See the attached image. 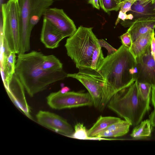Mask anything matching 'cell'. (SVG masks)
<instances>
[{"label":"cell","instance_id":"cell-24","mask_svg":"<svg viewBox=\"0 0 155 155\" xmlns=\"http://www.w3.org/2000/svg\"><path fill=\"white\" fill-rule=\"evenodd\" d=\"M99 2L100 7L107 13L120 9V2L117 0H99Z\"/></svg>","mask_w":155,"mask_h":155},{"label":"cell","instance_id":"cell-21","mask_svg":"<svg viewBox=\"0 0 155 155\" xmlns=\"http://www.w3.org/2000/svg\"><path fill=\"white\" fill-rule=\"evenodd\" d=\"M152 127L149 120H145L135 126L130 136L133 138L136 139L150 137L151 136Z\"/></svg>","mask_w":155,"mask_h":155},{"label":"cell","instance_id":"cell-15","mask_svg":"<svg viewBox=\"0 0 155 155\" xmlns=\"http://www.w3.org/2000/svg\"><path fill=\"white\" fill-rule=\"evenodd\" d=\"M155 28V18H141L133 22L127 31L133 42L141 35L154 30Z\"/></svg>","mask_w":155,"mask_h":155},{"label":"cell","instance_id":"cell-4","mask_svg":"<svg viewBox=\"0 0 155 155\" xmlns=\"http://www.w3.org/2000/svg\"><path fill=\"white\" fill-rule=\"evenodd\" d=\"M92 28L80 26L66 40L64 46L67 54L79 70L91 69L93 54L100 46Z\"/></svg>","mask_w":155,"mask_h":155},{"label":"cell","instance_id":"cell-34","mask_svg":"<svg viewBox=\"0 0 155 155\" xmlns=\"http://www.w3.org/2000/svg\"><path fill=\"white\" fill-rule=\"evenodd\" d=\"M151 95L152 103L155 109V86H152Z\"/></svg>","mask_w":155,"mask_h":155},{"label":"cell","instance_id":"cell-37","mask_svg":"<svg viewBox=\"0 0 155 155\" xmlns=\"http://www.w3.org/2000/svg\"><path fill=\"white\" fill-rule=\"evenodd\" d=\"M117 0V1H118L119 2H120L122 1H123L124 0Z\"/></svg>","mask_w":155,"mask_h":155},{"label":"cell","instance_id":"cell-29","mask_svg":"<svg viewBox=\"0 0 155 155\" xmlns=\"http://www.w3.org/2000/svg\"><path fill=\"white\" fill-rule=\"evenodd\" d=\"M98 42L101 47H104L107 50L108 53V55L113 53L117 50L103 39H98Z\"/></svg>","mask_w":155,"mask_h":155},{"label":"cell","instance_id":"cell-13","mask_svg":"<svg viewBox=\"0 0 155 155\" xmlns=\"http://www.w3.org/2000/svg\"><path fill=\"white\" fill-rule=\"evenodd\" d=\"M129 12L133 15L134 18L122 21L121 24L125 27H129L133 22L139 18H155V0L136 1Z\"/></svg>","mask_w":155,"mask_h":155},{"label":"cell","instance_id":"cell-30","mask_svg":"<svg viewBox=\"0 0 155 155\" xmlns=\"http://www.w3.org/2000/svg\"><path fill=\"white\" fill-rule=\"evenodd\" d=\"M151 55L155 61V33L153 35L151 43Z\"/></svg>","mask_w":155,"mask_h":155},{"label":"cell","instance_id":"cell-18","mask_svg":"<svg viewBox=\"0 0 155 155\" xmlns=\"http://www.w3.org/2000/svg\"><path fill=\"white\" fill-rule=\"evenodd\" d=\"M154 33L153 30L141 35L132 43L129 49L135 58L144 54L150 48Z\"/></svg>","mask_w":155,"mask_h":155},{"label":"cell","instance_id":"cell-8","mask_svg":"<svg viewBox=\"0 0 155 155\" xmlns=\"http://www.w3.org/2000/svg\"><path fill=\"white\" fill-rule=\"evenodd\" d=\"M43 15V18L49 21L64 38L71 36L77 30L74 21L62 9L49 8Z\"/></svg>","mask_w":155,"mask_h":155},{"label":"cell","instance_id":"cell-14","mask_svg":"<svg viewBox=\"0 0 155 155\" xmlns=\"http://www.w3.org/2000/svg\"><path fill=\"white\" fill-rule=\"evenodd\" d=\"M64 38L49 21L43 18L40 40L46 48L52 49L57 48Z\"/></svg>","mask_w":155,"mask_h":155},{"label":"cell","instance_id":"cell-10","mask_svg":"<svg viewBox=\"0 0 155 155\" xmlns=\"http://www.w3.org/2000/svg\"><path fill=\"white\" fill-rule=\"evenodd\" d=\"M4 86L8 95L15 105L28 118L32 119L30 108L25 98L24 87L15 74L8 83Z\"/></svg>","mask_w":155,"mask_h":155},{"label":"cell","instance_id":"cell-33","mask_svg":"<svg viewBox=\"0 0 155 155\" xmlns=\"http://www.w3.org/2000/svg\"><path fill=\"white\" fill-rule=\"evenodd\" d=\"M149 117L151 125L155 127V109L149 115Z\"/></svg>","mask_w":155,"mask_h":155},{"label":"cell","instance_id":"cell-11","mask_svg":"<svg viewBox=\"0 0 155 155\" xmlns=\"http://www.w3.org/2000/svg\"><path fill=\"white\" fill-rule=\"evenodd\" d=\"M18 2L21 34L19 53H25L28 52L30 48V37L32 30L30 26L31 0H18Z\"/></svg>","mask_w":155,"mask_h":155},{"label":"cell","instance_id":"cell-20","mask_svg":"<svg viewBox=\"0 0 155 155\" xmlns=\"http://www.w3.org/2000/svg\"><path fill=\"white\" fill-rule=\"evenodd\" d=\"M120 119V118L113 117L100 116L92 127L87 131L88 137H96L103 130Z\"/></svg>","mask_w":155,"mask_h":155},{"label":"cell","instance_id":"cell-39","mask_svg":"<svg viewBox=\"0 0 155 155\" xmlns=\"http://www.w3.org/2000/svg\"></svg>","mask_w":155,"mask_h":155},{"label":"cell","instance_id":"cell-23","mask_svg":"<svg viewBox=\"0 0 155 155\" xmlns=\"http://www.w3.org/2000/svg\"><path fill=\"white\" fill-rule=\"evenodd\" d=\"M104 58L100 46L94 50L93 54L91 64V69L97 71L102 64Z\"/></svg>","mask_w":155,"mask_h":155},{"label":"cell","instance_id":"cell-25","mask_svg":"<svg viewBox=\"0 0 155 155\" xmlns=\"http://www.w3.org/2000/svg\"><path fill=\"white\" fill-rule=\"evenodd\" d=\"M74 131L71 137L81 140H89L87 131L83 124L79 123L74 127Z\"/></svg>","mask_w":155,"mask_h":155},{"label":"cell","instance_id":"cell-3","mask_svg":"<svg viewBox=\"0 0 155 155\" xmlns=\"http://www.w3.org/2000/svg\"><path fill=\"white\" fill-rule=\"evenodd\" d=\"M150 102L141 96L136 81L130 86L115 94L107 106L120 117L135 126L141 122L150 109Z\"/></svg>","mask_w":155,"mask_h":155},{"label":"cell","instance_id":"cell-27","mask_svg":"<svg viewBox=\"0 0 155 155\" xmlns=\"http://www.w3.org/2000/svg\"><path fill=\"white\" fill-rule=\"evenodd\" d=\"M122 45L129 49L131 47L132 41L130 34L128 31L123 34L120 36Z\"/></svg>","mask_w":155,"mask_h":155},{"label":"cell","instance_id":"cell-5","mask_svg":"<svg viewBox=\"0 0 155 155\" xmlns=\"http://www.w3.org/2000/svg\"><path fill=\"white\" fill-rule=\"evenodd\" d=\"M2 21L1 26L3 36L0 41L6 45L9 51L19 53L21 34L20 10L18 0H8L2 5Z\"/></svg>","mask_w":155,"mask_h":155},{"label":"cell","instance_id":"cell-19","mask_svg":"<svg viewBox=\"0 0 155 155\" xmlns=\"http://www.w3.org/2000/svg\"><path fill=\"white\" fill-rule=\"evenodd\" d=\"M131 125L127 121L120 119L103 130L95 137H117L122 136L128 132Z\"/></svg>","mask_w":155,"mask_h":155},{"label":"cell","instance_id":"cell-28","mask_svg":"<svg viewBox=\"0 0 155 155\" xmlns=\"http://www.w3.org/2000/svg\"><path fill=\"white\" fill-rule=\"evenodd\" d=\"M134 2L130 0H124L120 2V11L126 13L131 10V7Z\"/></svg>","mask_w":155,"mask_h":155},{"label":"cell","instance_id":"cell-22","mask_svg":"<svg viewBox=\"0 0 155 155\" xmlns=\"http://www.w3.org/2000/svg\"><path fill=\"white\" fill-rule=\"evenodd\" d=\"M41 67L46 71H55L63 69V64L54 55H44Z\"/></svg>","mask_w":155,"mask_h":155},{"label":"cell","instance_id":"cell-6","mask_svg":"<svg viewBox=\"0 0 155 155\" xmlns=\"http://www.w3.org/2000/svg\"><path fill=\"white\" fill-rule=\"evenodd\" d=\"M46 99L49 106L56 110L94 105L92 98L89 92L69 91L63 94L59 91L50 93Z\"/></svg>","mask_w":155,"mask_h":155},{"label":"cell","instance_id":"cell-17","mask_svg":"<svg viewBox=\"0 0 155 155\" xmlns=\"http://www.w3.org/2000/svg\"><path fill=\"white\" fill-rule=\"evenodd\" d=\"M53 2V0H31L30 26L32 30Z\"/></svg>","mask_w":155,"mask_h":155},{"label":"cell","instance_id":"cell-35","mask_svg":"<svg viewBox=\"0 0 155 155\" xmlns=\"http://www.w3.org/2000/svg\"><path fill=\"white\" fill-rule=\"evenodd\" d=\"M70 90V89L69 87L67 86H65L62 87L59 91L61 93L64 94L69 92Z\"/></svg>","mask_w":155,"mask_h":155},{"label":"cell","instance_id":"cell-16","mask_svg":"<svg viewBox=\"0 0 155 155\" xmlns=\"http://www.w3.org/2000/svg\"><path fill=\"white\" fill-rule=\"evenodd\" d=\"M16 54L11 52L8 56L1 57L0 70L4 85L8 83L15 73Z\"/></svg>","mask_w":155,"mask_h":155},{"label":"cell","instance_id":"cell-1","mask_svg":"<svg viewBox=\"0 0 155 155\" xmlns=\"http://www.w3.org/2000/svg\"><path fill=\"white\" fill-rule=\"evenodd\" d=\"M136 59L126 47L121 45L107 55L97 70L105 81L103 97L99 110H103L112 97L136 80Z\"/></svg>","mask_w":155,"mask_h":155},{"label":"cell","instance_id":"cell-2","mask_svg":"<svg viewBox=\"0 0 155 155\" xmlns=\"http://www.w3.org/2000/svg\"><path fill=\"white\" fill-rule=\"evenodd\" d=\"M44 55L41 52L32 51L19 53L17 57L15 74L31 97L49 85L67 77L63 69L55 71L43 69L41 63Z\"/></svg>","mask_w":155,"mask_h":155},{"label":"cell","instance_id":"cell-31","mask_svg":"<svg viewBox=\"0 0 155 155\" xmlns=\"http://www.w3.org/2000/svg\"><path fill=\"white\" fill-rule=\"evenodd\" d=\"M127 15L126 13L122 12L121 11H120L118 15L117 18L115 22V25L117 24L119 22L120 20L122 21H124L127 19Z\"/></svg>","mask_w":155,"mask_h":155},{"label":"cell","instance_id":"cell-9","mask_svg":"<svg viewBox=\"0 0 155 155\" xmlns=\"http://www.w3.org/2000/svg\"><path fill=\"white\" fill-rule=\"evenodd\" d=\"M36 116L39 124L57 133L70 137L74 133L73 128L67 120L57 114L40 110Z\"/></svg>","mask_w":155,"mask_h":155},{"label":"cell","instance_id":"cell-26","mask_svg":"<svg viewBox=\"0 0 155 155\" xmlns=\"http://www.w3.org/2000/svg\"><path fill=\"white\" fill-rule=\"evenodd\" d=\"M138 87L142 97L144 100L150 102L152 87L151 85L147 83L138 82Z\"/></svg>","mask_w":155,"mask_h":155},{"label":"cell","instance_id":"cell-12","mask_svg":"<svg viewBox=\"0 0 155 155\" xmlns=\"http://www.w3.org/2000/svg\"><path fill=\"white\" fill-rule=\"evenodd\" d=\"M136 80L155 86V61L151 53V47L144 54L136 58Z\"/></svg>","mask_w":155,"mask_h":155},{"label":"cell","instance_id":"cell-32","mask_svg":"<svg viewBox=\"0 0 155 155\" xmlns=\"http://www.w3.org/2000/svg\"><path fill=\"white\" fill-rule=\"evenodd\" d=\"M88 3L91 4L93 7L98 10L100 9V6L99 4V0H88Z\"/></svg>","mask_w":155,"mask_h":155},{"label":"cell","instance_id":"cell-38","mask_svg":"<svg viewBox=\"0 0 155 155\" xmlns=\"http://www.w3.org/2000/svg\"><path fill=\"white\" fill-rule=\"evenodd\" d=\"M131 0V1H133L134 2H135L136 1H137V0Z\"/></svg>","mask_w":155,"mask_h":155},{"label":"cell","instance_id":"cell-36","mask_svg":"<svg viewBox=\"0 0 155 155\" xmlns=\"http://www.w3.org/2000/svg\"><path fill=\"white\" fill-rule=\"evenodd\" d=\"M134 18V16L133 15L130 13L127 15V19L126 20H132Z\"/></svg>","mask_w":155,"mask_h":155},{"label":"cell","instance_id":"cell-7","mask_svg":"<svg viewBox=\"0 0 155 155\" xmlns=\"http://www.w3.org/2000/svg\"><path fill=\"white\" fill-rule=\"evenodd\" d=\"M67 77L75 78L85 87L91 95L94 106L99 109L103 97L105 81L97 71L91 69H79L76 73L67 74Z\"/></svg>","mask_w":155,"mask_h":155}]
</instances>
